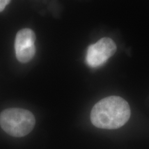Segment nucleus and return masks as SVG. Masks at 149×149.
<instances>
[{"label": "nucleus", "mask_w": 149, "mask_h": 149, "mask_svg": "<svg viewBox=\"0 0 149 149\" xmlns=\"http://www.w3.org/2000/svg\"><path fill=\"white\" fill-rule=\"evenodd\" d=\"M116 51L114 41L109 37H104L89 46L86 61L91 68H97L105 64Z\"/></svg>", "instance_id": "obj_3"}, {"label": "nucleus", "mask_w": 149, "mask_h": 149, "mask_svg": "<svg viewBox=\"0 0 149 149\" xmlns=\"http://www.w3.org/2000/svg\"><path fill=\"white\" fill-rule=\"evenodd\" d=\"M35 34L31 29H24L17 33L15 42L16 57L22 63H27L35 54Z\"/></svg>", "instance_id": "obj_4"}, {"label": "nucleus", "mask_w": 149, "mask_h": 149, "mask_svg": "<svg viewBox=\"0 0 149 149\" xmlns=\"http://www.w3.org/2000/svg\"><path fill=\"white\" fill-rule=\"evenodd\" d=\"M10 0H0V12L4 10L6 6L10 3Z\"/></svg>", "instance_id": "obj_5"}, {"label": "nucleus", "mask_w": 149, "mask_h": 149, "mask_svg": "<svg viewBox=\"0 0 149 149\" xmlns=\"http://www.w3.org/2000/svg\"><path fill=\"white\" fill-rule=\"evenodd\" d=\"M130 116L129 104L118 96H110L98 102L91 112V121L95 127L117 129L128 122Z\"/></svg>", "instance_id": "obj_1"}, {"label": "nucleus", "mask_w": 149, "mask_h": 149, "mask_svg": "<svg viewBox=\"0 0 149 149\" xmlns=\"http://www.w3.org/2000/svg\"><path fill=\"white\" fill-rule=\"evenodd\" d=\"M35 125V116L28 110L12 108L4 110L0 114V126L6 133L13 137L27 135Z\"/></svg>", "instance_id": "obj_2"}]
</instances>
